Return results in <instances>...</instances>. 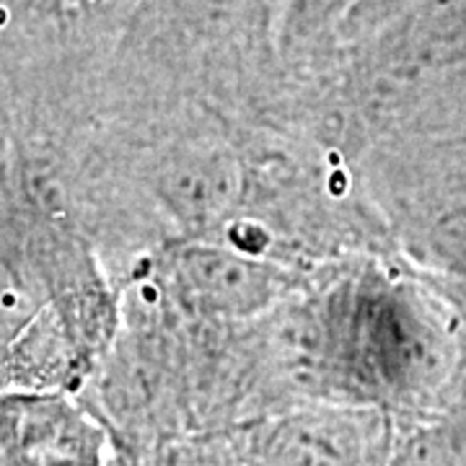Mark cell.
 <instances>
[{"instance_id":"6da1fadb","label":"cell","mask_w":466,"mask_h":466,"mask_svg":"<svg viewBox=\"0 0 466 466\" xmlns=\"http://www.w3.org/2000/svg\"><path fill=\"white\" fill-rule=\"evenodd\" d=\"M257 466H389L386 410L360 401H300L241 422Z\"/></svg>"},{"instance_id":"7a4b0ae2","label":"cell","mask_w":466,"mask_h":466,"mask_svg":"<svg viewBox=\"0 0 466 466\" xmlns=\"http://www.w3.org/2000/svg\"><path fill=\"white\" fill-rule=\"evenodd\" d=\"M164 283L171 303L198 321H249L288 300L290 272L257 251L192 244L167 262Z\"/></svg>"},{"instance_id":"3957f363","label":"cell","mask_w":466,"mask_h":466,"mask_svg":"<svg viewBox=\"0 0 466 466\" xmlns=\"http://www.w3.org/2000/svg\"><path fill=\"white\" fill-rule=\"evenodd\" d=\"M115 451L96 412L60 391L0 397V466H109Z\"/></svg>"},{"instance_id":"277c9868","label":"cell","mask_w":466,"mask_h":466,"mask_svg":"<svg viewBox=\"0 0 466 466\" xmlns=\"http://www.w3.org/2000/svg\"><path fill=\"white\" fill-rule=\"evenodd\" d=\"M156 189L184 223L210 226L236 205L238 168L216 150H174L156 167Z\"/></svg>"},{"instance_id":"5b68a950","label":"cell","mask_w":466,"mask_h":466,"mask_svg":"<svg viewBox=\"0 0 466 466\" xmlns=\"http://www.w3.org/2000/svg\"><path fill=\"white\" fill-rule=\"evenodd\" d=\"M137 459L140 466H257L238 425L182 435Z\"/></svg>"}]
</instances>
